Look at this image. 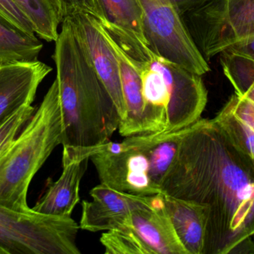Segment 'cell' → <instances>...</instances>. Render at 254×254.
<instances>
[{"label": "cell", "mask_w": 254, "mask_h": 254, "mask_svg": "<svg viewBox=\"0 0 254 254\" xmlns=\"http://www.w3.org/2000/svg\"><path fill=\"white\" fill-rule=\"evenodd\" d=\"M161 193L208 210L202 254H230L254 236V164L215 119L187 128Z\"/></svg>", "instance_id": "1"}, {"label": "cell", "mask_w": 254, "mask_h": 254, "mask_svg": "<svg viewBox=\"0 0 254 254\" xmlns=\"http://www.w3.org/2000/svg\"><path fill=\"white\" fill-rule=\"evenodd\" d=\"M53 58L62 113L63 147H93L110 141L122 117L68 16L63 21Z\"/></svg>", "instance_id": "2"}, {"label": "cell", "mask_w": 254, "mask_h": 254, "mask_svg": "<svg viewBox=\"0 0 254 254\" xmlns=\"http://www.w3.org/2000/svg\"><path fill=\"white\" fill-rule=\"evenodd\" d=\"M187 128L127 137L122 143L110 141L107 151L100 145L88 148L100 183L134 195L161 194Z\"/></svg>", "instance_id": "3"}, {"label": "cell", "mask_w": 254, "mask_h": 254, "mask_svg": "<svg viewBox=\"0 0 254 254\" xmlns=\"http://www.w3.org/2000/svg\"><path fill=\"white\" fill-rule=\"evenodd\" d=\"M59 87L55 79L14 141L0 155V206L14 211L31 210L27 195L32 179L57 146L62 143Z\"/></svg>", "instance_id": "4"}, {"label": "cell", "mask_w": 254, "mask_h": 254, "mask_svg": "<svg viewBox=\"0 0 254 254\" xmlns=\"http://www.w3.org/2000/svg\"><path fill=\"white\" fill-rule=\"evenodd\" d=\"M71 216L21 213L0 206V247L6 254H80Z\"/></svg>", "instance_id": "5"}, {"label": "cell", "mask_w": 254, "mask_h": 254, "mask_svg": "<svg viewBox=\"0 0 254 254\" xmlns=\"http://www.w3.org/2000/svg\"><path fill=\"white\" fill-rule=\"evenodd\" d=\"M182 17L207 61L232 40L254 35V0H212Z\"/></svg>", "instance_id": "6"}, {"label": "cell", "mask_w": 254, "mask_h": 254, "mask_svg": "<svg viewBox=\"0 0 254 254\" xmlns=\"http://www.w3.org/2000/svg\"><path fill=\"white\" fill-rule=\"evenodd\" d=\"M143 30L150 49L159 56L202 76L210 71L171 0H140Z\"/></svg>", "instance_id": "7"}, {"label": "cell", "mask_w": 254, "mask_h": 254, "mask_svg": "<svg viewBox=\"0 0 254 254\" xmlns=\"http://www.w3.org/2000/svg\"><path fill=\"white\" fill-rule=\"evenodd\" d=\"M140 53L149 66L159 71L168 85L170 104L167 127L163 132L180 131L196 122L207 102V90L201 76L159 56L142 43Z\"/></svg>", "instance_id": "8"}, {"label": "cell", "mask_w": 254, "mask_h": 254, "mask_svg": "<svg viewBox=\"0 0 254 254\" xmlns=\"http://www.w3.org/2000/svg\"><path fill=\"white\" fill-rule=\"evenodd\" d=\"M71 19L94 70L110 92L120 113L126 117V106L122 91L120 65L113 46L96 20L80 10L66 15Z\"/></svg>", "instance_id": "9"}, {"label": "cell", "mask_w": 254, "mask_h": 254, "mask_svg": "<svg viewBox=\"0 0 254 254\" xmlns=\"http://www.w3.org/2000/svg\"><path fill=\"white\" fill-rule=\"evenodd\" d=\"M92 201H82L80 228L96 233L121 229L136 209L156 202L159 194L140 195L127 193L100 183L90 191Z\"/></svg>", "instance_id": "10"}, {"label": "cell", "mask_w": 254, "mask_h": 254, "mask_svg": "<svg viewBox=\"0 0 254 254\" xmlns=\"http://www.w3.org/2000/svg\"><path fill=\"white\" fill-rule=\"evenodd\" d=\"M52 71L45 63L0 64V125L27 104H32L40 84Z\"/></svg>", "instance_id": "11"}, {"label": "cell", "mask_w": 254, "mask_h": 254, "mask_svg": "<svg viewBox=\"0 0 254 254\" xmlns=\"http://www.w3.org/2000/svg\"><path fill=\"white\" fill-rule=\"evenodd\" d=\"M126 227L134 231L154 254H188L164 208L161 193L152 205L133 210L124 228Z\"/></svg>", "instance_id": "12"}, {"label": "cell", "mask_w": 254, "mask_h": 254, "mask_svg": "<svg viewBox=\"0 0 254 254\" xmlns=\"http://www.w3.org/2000/svg\"><path fill=\"white\" fill-rule=\"evenodd\" d=\"M89 161V158L80 160L63 155L61 177L56 181L49 182L46 193L31 209L43 214L71 216L80 202V181Z\"/></svg>", "instance_id": "13"}, {"label": "cell", "mask_w": 254, "mask_h": 254, "mask_svg": "<svg viewBox=\"0 0 254 254\" xmlns=\"http://www.w3.org/2000/svg\"><path fill=\"white\" fill-rule=\"evenodd\" d=\"M104 34L113 46L120 65L122 91L126 106V117L121 121L119 134L127 137L154 133L146 113V105L142 93L141 80L138 72L128 61L122 49L115 44L105 33Z\"/></svg>", "instance_id": "14"}, {"label": "cell", "mask_w": 254, "mask_h": 254, "mask_svg": "<svg viewBox=\"0 0 254 254\" xmlns=\"http://www.w3.org/2000/svg\"><path fill=\"white\" fill-rule=\"evenodd\" d=\"M162 195L164 208L188 254H202L208 210L190 201Z\"/></svg>", "instance_id": "15"}, {"label": "cell", "mask_w": 254, "mask_h": 254, "mask_svg": "<svg viewBox=\"0 0 254 254\" xmlns=\"http://www.w3.org/2000/svg\"><path fill=\"white\" fill-rule=\"evenodd\" d=\"M43 44L0 16V64L38 60Z\"/></svg>", "instance_id": "16"}, {"label": "cell", "mask_w": 254, "mask_h": 254, "mask_svg": "<svg viewBox=\"0 0 254 254\" xmlns=\"http://www.w3.org/2000/svg\"><path fill=\"white\" fill-rule=\"evenodd\" d=\"M28 16L36 34L48 42H55L65 12L60 0H13Z\"/></svg>", "instance_id": "17"}, {"label": "cell", "mask_w": 254, "mask_h": 254, "mask_svg": "<svg viewBox=\"0 0 254 254\" xmlns=\"http://www.w3.org/2000/svg\"><path fill=\"white\" fill-rule=\"evenodd\" d=\"M107 19L137 36L148 44L143 30V11L140 0H101Z\"/></svg>", "instance_id": "18"}, {"label": "cell", "mask_w": 254, "mask_h": 254, "mask_svg": "<svg viewBox=\"0 0 254 254\" xmlns=\"http://www.w3.org/2000/svg\"><path fill=\"white\" fill-rule=\"evenodd\" d=\"M220 63L225 75L240 96L254 102V61L247 57L223 51Z\"/></svg>", "instance_id": "19"}, {"label": "cell", "mask_w": 254, "mask_h": 254, "mask_svg": "<svg viewBox=\"0 0 254 254\" xmlns=\"http://www.w3.org/2000/svg\"><path fill=\"white\" fill-rule=\"evenodd\" d=\"M214 119L226 131L235 146L254 164V130L233 110L228 102Z\"/></svg>", "instance_id": "20"}, {"label": "cell", "mask_w": 254, "mask_h": 254, "mask_svg": "<svg viewBox=\"0 0 254 254\" xmlns=\"http://www.w3.org/2000/svg\"><path fill=\"white\" fill-rule=\"evenodd\" d=\"M106 254H154L152 249L131 228L106 231L101 238Z\"/></svg>", "instance_id": "21"}, {"label": "cell", "mask_w": 254, "mask_h": 254, "mask_svg": "<svg viewBox=\"0 0 254 254\" xmlns=\"http://www.w3.org/2000/svg\"><path fill=\"white\" fill-rule=\"evenodd\" d=\"M36 110L32 104H27L0 125V155L14 141Z\"/></svg>", "instance_id": "22"}, {"label": "cell", "mask_w": 254, "mask_h": 254, "mask_svg": "<svg viewBox=\"0 0 254 254\" xmlns=\"http://www.w3.org/2000/svg\"><path fill=\"white\" fill-rule=\"evenodd\" d=\"M0 16L29 35L36 36L31 21L13 0H0Z\"/></svg>", "instance_id": "23"}, {"label": "cell", "mask_w": 254, "mask_h": 254, "mask_svg": "<svg viewBox=\"0 0 254 254\" xmlns=\"http://www.w3.org/2000/svg\"><path fill=\"white\" fill-rule=\"evenodd\" d=\"M64 4L65 16L72 10H80L96 19L107 17L101 0H64Z\"/></svg>", "instance_id": "24"}, {"label": "cell", "mask_w": 254, "mask_h": 254, "mask_svg": "<svg viewBox=\"0 0 254 254\" xmlns=\"http://www.w3.org/2000/svg\"><path fill=\"white\" fill-rule=\"evenodd\" d=\"M227 102L234 112L245 121L254 131V102L237 93L231 95Z\"/></svg>", "instance_id": "25"}, {"label": "cell", "mask_w": 254, "mask_h": 254, "mask_svg": "<svg viewBox=\"0 0 254 254\" xmlns=\"http://www.w3.org/2000/svg\"><path fill=\"white\" fill-rule=\"evenodd\" d=\"M223 51L243 55L254 61V35L232 40L225 46L222 52Z\"/></svg>", "instance_id": "26"}, {"label": "cell", "mask_w": 254, "mask_h": 254, "mask_svg": "<svg viewBox=\"0 0 254 254\" xmlns=\"http://www.w3.org/2000/svg\"><path fill=\"white\" fill-rule=\"evenodd\" d=\"M212 0H171L181 16L202 7Z\"/></svg>", "instance_id": "27"}, {"label": "cell", "mask_w": 254, "mask_h": 254, "mask_svg": "<svg viewBox=\"0 0 254 254\" xmlns=\"http://www.w3.org/2000/svg\"><path fill=\"white\" fill-rule=\"evenodd\" d=\"M254 254V243L251 238H247L246 240L239 243L231 250L230 254Z\"/></svg>", "instance_id": "28"}, {"label": "cell", "mask_w": 254, "mask_h": 254, "mask_svg": "<svg viewBox=\"0 0 254 254\" xmlns=\"http://www.w3.org/2000/svg\"><path fill=\"white\" fill-rule=\"evenodd\" d=\"M0 254H6L4 251L1 247H0Z\"/></svg>", "instance_id": "29"}, {"label": "cell", "mask_w": 254, "mask_h": 254, "mask_svg": "<svg viewBox=\"0 0 254 254\" xmlns=\"http://www.w3.org/2000/svg\"><path fill=\"white\" fill-rule=\"evenodd\" d=\"M60 1H61V4H62L63 7H64V12H65V9H64V0H60Z\"/></svg>", "instance_id": "30"}]
</instances>
